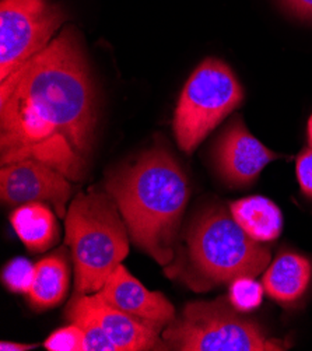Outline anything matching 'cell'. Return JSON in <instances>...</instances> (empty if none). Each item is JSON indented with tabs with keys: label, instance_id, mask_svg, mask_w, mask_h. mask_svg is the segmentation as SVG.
I'll list each match as a JSON object with an SVG mask.
<instances>
[{
	"label": "cell",
	"instance_id": "obj_1",
	"mask_svg": "<svg viewBox=\"0 0 312 351\" xmlns=\"http://www.w3.org/2000/svg\"><path fill=\"white\" fill-rule=\"evenodd\" d=\"M98 121L90 69L72 27L0 82V164L36 160L71 182L88 172Z\"/></svg>",
	"mask_w": 312,
	"mask_h": 351
},
{
	"label": "cell",
	"instance_id": "obj_2",
	"mask_svg": "<svg viewBox=\"0 0 312 351\" xmlns=\"http://www.w3.org/2000/svg\"><path fill=\"white\" fill-rule=\"evenodd\" d=\"M106 191L117 202L136 247L158 265H169L191 195L177 160L163 146H153L112 171Z\"/></svg>",
	"mask_w": 312,
	"mask_h": 351
},
{
	"label": "cell",
	"instance_id": "obj_3",
	"mask_svg": "<svg viewBox=\"0 0 312 351\" xmlns=\"http://www.w3.org/2000/svg\"><path fill=\"white\" fill-rule=\"evenodd\" d=\"M270 259V250L242 230L224 206L212 204L192 217L164 274L206 293L238 277L259 276Z\"/></svg>",
	"mask_w": 312,
	"mask_h": 351
},
{
	"label": "cell",
	"instance_id": "obj_4",
	"mask_svg": "<svg viewBox=\"0 0 312 351\" xmlns=\"http://www.w3.org/2000/svg\"><path fill=\"white\" fill-rule=\"evenodd\" d=\"M64 242L75 263L72 298L98 293L129 254V231L107 191L80 192L67 208Z\"/></svg>",
	"mask_w": 312,
	"mask_h": 351
},
{
	"label": "cell",
	"instance_id": "obj_5",
	"mask_svg": "<svg viewBox=\"0 0 312 351\" xmlns=\"http://www.w3.org/2000/svg\"><path fill=\"white\" fill-rule=\"evenodd\" d=\"M241 313L228 295L189 302L167 325L163 340L168 350L177 351H285L291 347L289 340L269 335Z\"/></svg>",
	"mask_w": 312,
	"mask_h": 351
},
{
	"label": "cell",
	"instance_id": "obj_6",
	"mask_svg": "<svg viewBox=\"0 0 312 351\" xmlns=\"http://www.w3.org/2000/svg\"><path fill=\"white\" fill-rule=\"evenodd\" d=\"M244 97V88L227 63L216 58L204 59L185 83L176 108L172 128L180 149L192 154L241 107Z\"/></svg>",
	"mask_w": 312,
	"mask_h": 351
},
{
	"label": "cell",
	"instance_id": "obj_7",
	"mask_svg": "<svg viewBox=\"0 0 312 351\" xmlns=\"http://www.w3.org/2000/svg\"><path fill=\"white\" fill-rule=\"evenodd\" d=\"M66 14L48 0H2L0 3V82L44 51Z\"/></svg>",
	"mask_w": 312,
	"mask_h": 351
},
{
	"label": "cell",
	"instance_id": "obj_8",
	"mask_svg": "<svg viewBox=\"0 0 312 351\" xmlns=\"http://www.w3.org/2000/svg\"><path fill=\"white\" fill-rule=\"evenodd\" d=\"M72 184L63 173L36 160H23L0 168V197L5 204L49 203L64 219Z\"/></svg>",
	"mask_w": 312,
	"mask_h": 351
},
{
	"label": "cell",
	"instance_id": "obj_9",
	"mask_svg": "<svg viewBox=\"0 0 312 351\" xmlns=\"http://www.w3.org/2000/svg\"><path fill=\"white\" fill-rule=\"evenodd\" d=\"M279 157L259 142L239 117L228 123L215 146L217 172L234 188L252 185L265 167Z\"/></svg>",
	"mask_w": 312,
	"mask_h": 351
},
{
	"label": "cell",
	"instance_id": "obj_10",
	"mask_svg": "<svg viewBox=\"0 0 312 351\" xmlns=\"http://www.w3.org/2000/svg\"><path fill=\"white\" fill-rule=\"evenodd\" d=\"M69 304L79 306L94 318L107 332L118 351L168 350L161 340L164 325L123 312L104 301L98 293L72 298Z\"/></svg>",
	"mask_w": 312,
	"mask_h": 351
},
{
	"label": "cell",
	"instance_id": "obj_11",
	"mask_svg": "<svg viewBox=\"0 0 312 351\" xmlns=\"http://www.w3.org/2000/svg\"><path fill=\"white\" fill-rule=\"evenodd\" d=\"M98 295L123 312L164 326L177 317L174 305L161 293L147 290L122 263L110 274Z\"/></svg>",
	"mask_w": 312,
	"mask_h": 351
},
{
	"label": "cell",
	"instance_id": "obj_12",
	"mask_svg": "<svg viewBox=\"0 0 312 351\" xmlns=\"http://www.w3.org/2000/svg\"><path fill=\"white\" fill-rule=\"evenodd\" d=\"M262 282L270 298L286 306L296 305L312 285V262L297 252L283 251L267 266Z\"/></svg>",
	"mask_w": 312,
	"mask_h": 351
},
{
	"label": "cell",
	"instance_id": "obj_13",
	"mask_svg": "<svg viewBox=\"0 0 312 351\" xmlns=\"http://www.w3.org/2000/svg\"><path fill=\"white\" fill-rule=\"evenodd\" d=\"M10 223L32 254H40L59 239V227L52 210L45 203H25L19 206L10 216Z\"/></svg>",
	"mask_w": 312,
	"mask_h": 351
},
{
	"label": "cell",
	"instance_id": "obj_14",
	"mask_svg": "<svg viewBox=\"0 0 312 351\" xmlns=\"http://www.w3.org/2000/svg\"><path fill=\"white\" fill-rule=\"evenodd\" d=\"M230 213L237 224L258 242L274 241L282 234V212L267 197L248 196L235 200L230 204Z\"/></svg>",
	"mask_w": 312,
	"mask_h": 351
},
{
	"label": "cell",
	"instance_id": "obj_15",
	"mask_svg": "<svg viewBox=\"0 0 312 351\" xmlns=\"http://www.w3.org/2000/svg\"><path fill=\"white\" fill-rule=\"evenodd\" d=\"M71 267L64 252L51 255L36 265V277L28 300L37 309H49L59 305L69 289Z\"/></svg>",
	"mask_w": 312,
	"mask_h": 351
},
{
	"label": "cell",
	"instance_id": "obj_16",
	"mask_svg": "<svg viewBox=\"0 0 312 351\" xmlns=\"http://www.w3.org/2000/svg\"><path fill=\"white\" fill-rule=\"evenodd\" d=\"M66 315L69 321L77 324L84 332L83 351H118L107 332L83 309L73 304H69Z\"/></svg>",
	"mask_w": 312,
	"mask_h": 351
},
{
	"label": "cell",
	"instance_id": "obj_17",
	"mask_svg": "<svg viewBox=\"0 0 312 351\" xmlns=\"http://www.w3.org/2000/svg\"><path fill=\"white\" fill-rule=\"evenodd\" d=\"M263 285L258 283L255 277H238L230 283L228 300L239 312H251L262 304Z\"/></svg>",
	"mask_w": 312,
	"mask_h": 351
},
{
	"label": "cell",
	"instance_id": "obj_18",
	"mask_svg": "<svg viewBox=\"0 0 312 351\" xmlns=\"http://www.w3.org/2000/svg\"><path fill=\"white\" fill-rule=\"evenodd\" d=\"M34 277H36V265H32L25 258H14L5 266L2 282L12 293L28 294Z\"/></svg>",
	"mask_w": 312,
	"mask_h": 351
},
{
	"label": "cell",
	"instance_id": "obj_19",
	"mask_svg": "<svg viewBox=\"0 0 312 351\" xmlns=\"http://www.w3.org/2000/svg\"><path fill=\"white\" fill-rule=\"evenodd\" d=\"M84 332L73 324L53 332L44 343L48 351H83Z\"/></svg>",
	"mask_w": 312,
	"mask_h": 351
},
{
	"label": "cell",
	"instance_id": "obj_20",
	"mask_svg": "<svg viewBox=\"0 0 312 351\" xmlns=\"http://www.w3.org/2000/svg\"><path fill=\"white\" fill-rule=\"evenodd\" d=\"M297 181L302 193L312 199V149H305L296 161Z\"/></svg>",
	"mask_w": 312,
	"mask_h": 351
},
{
	"label": "cell",
	"instance_id": "obj_21",
	"mask_svg": "<svg viewBox=\"0 0 312 351\" xmlns=\"http://www.w3.org/2000/svg\"><path fill=\"white\" fill-rule=\"evenodd\" d=\"M282 5L302 20H312V0H280Z\"/></svg>",
	"mask_w": 312,
	"mask_h": 351
},
{
	"label": "cell",
	"instance_id": "obj_22",
	"mask_svg": "<svg viewBox=\"0 0 312 351\" xmlns=\"http://www.w3.org/2000/svg\"><path fill=\"white\" fill-rule=\"evenodd\" d=\"M38 344H24V343H14V341H2L0 343V350L2 351H28L32 348H37Z\"/></svg>",
	"mask_w": 312,
	"mask_h": 351
},
{
	"label": "cell",
	"instance_id": "obj_23",
	"mask_svg": "<svg viewBox=\"0 0 312 351\" xmlns=\"http://www.w3.org/2000/svg\"><path fill=\"white\" fill-rule=\"evenodd\" d=\"M307 133H308V143L309 147L312 149V115L308 119V128H307Z\"/></svg>",
	"mask_w": 312,
	"mask_h": 351
}]
</instances>
